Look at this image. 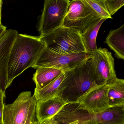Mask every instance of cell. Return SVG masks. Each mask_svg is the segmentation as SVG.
<instances>
[{
  "mask_svg": "<svg viewBox=\"0 0 124 124\" xmlns=\"http://www.w3.org/2000/svg\"><path fill=\"white\" fill-rule=\"evenodd\" d=\"M46 48L39 36L18 34L8 58V75L9 87L13 80L26 70L32 67Z\"/></svg>",
  "mask_w": 124,
  "mask_h": 124,
  "instance_id": "cell-1",
  "label": "cell"
},
{
  "mask_svg": "<svg viewBox=\"0 0 124 124\" xmlns=\"http://www.w3.org/2000/svg\"><path fill=\"white\" fill-rule=\"evenodd\" d=\"M60 93L68 104H78L87 93L98 86L91 56L79 66L64 72Z\"/></svg>",
  "mask_w": 124,
  "mask_h": 124,
  "instance_id": "cell-2",
  "label": "cell"
},
{
  "mask_svg": "<svg viewBox=\"0 0 124 124\" xmlns=\"http://www.w3.org/2000/svg\"><path fill=\"white\" fill-rule=\"evenodd\" d=\"M40 37L46 48L56 53L67 54L86 53L82 35L72 29L61 26Z\"/></svg>",
  "mask_w": 124,
  "mask_h": 124,
  "instance_id": "cell-3",
  "label": "cell"
},
{
  "mask_svg": "<svg viewBox=\"0 0 124 124\" xmlns=\"http://www.w3.org/2000/svg\"><path fill=\"white\" fill-rule=\"evenodd\" d=\"M101 19L84 0H70L62 26L76 30L82 35Z\"/></svg>",
  "mask_w": 124,
  "mask_h": 124,
  "instance_id": "cell-4",
  "label": "cell"
},
{
  "mask_svg": "<svg viewBox=\"0 0 124 124\" xmlns=\"http://www.w3.org/2000/svg\"><path fill=\"white\" fill-rule=\"evenodd\" d=\"M70 0H46L37 29L42 37L62 26Z\"/></svg>",
  "mask_w": 124,
  "mask_h": 124,
  "instance_id": "cell-5",
  "label": "cell"
},
{
  "mask_svg": "<svg viewBox=\"0 0 124 124\" xmlns=\"http://www.w3.org/2000/svg\"><path fill=\"white\" fill-rule=\"evenodd\" d=\"M90 56L91 54L86 53L70 54L59 53L46 48L32 68L49 67L65 72L80 65Z\"/></svg>",
  "mask_w": 124,
  "mask_h": 124,
  "instance_id": "cell-6",
  "label": "cell"
},
{
  "mask_svg": "<svg viewBox=\"0 0 124 124\" xmlns=\"http://www.w3.org/2000/svg\"><path fill=\"white\" fill-rule=\"evenodd\" d=\"M96 79L98 85H109L116 79L114 60L111 53L100 47L91 54Z\"/></svg>",
  "mask_w": 124,
  "mask_h": 124,
  "instance_id": "cell-7",
  "label": "cell"
},
{
  "mask_svg": "<svg viewBox=\"0 0 124 124\" xmlns=\"http://www.w3.org/2000/svg\"><path fill=\"white\" fill-rule=\"evenodd\" d=\"M34 98L30 91H23L12 103L5 104L3 124H25Z\"/></svg>",
  "mask_w": 124,
  "mask_h": 124,
  "instance_id": "cell-8",
  "label": "cell"
},
{
  "mask_svg": "<svg viewBox=\"0 0 124 124\" xmlns=\"http://www.w3.org/2000/svg\"><path fill=\"white\" fill-rule=\"evenodd\" d=\"M108 85H98L87 93L78 104H73L78 110L96 113L109 108L107 98Z\"/></svg>",
  "mask_w": 124,
  "mask_h": 124,
  "instance_id": "cell-9",
  "label": "cell"
},
{
  "mask_svg": "<svg viewBox=\"0 0 124 124\" xmlns=\"http://www.w3.org/2000/svg\"><path fill=\"white\" fill-rule=\"evenodd\" d=\"M18 34L15 30H8L0 39V89L5 93L6 89L9 87L8 75V58Z\"/></svg>",
  "mask_w": 124,
  "mask_h": 124,
  "instance_id": "cell-10",
  "label": "cell"
},
{
  "mask_svg": "<svg viewBox=\"0 0 124 124\" xmlns=\"http://www.w3.org/2000/svg\"><path fill=\"white\" fill-rule=\"evenodd\" d=\"M68 104L60 92L55 97L45 101H37L35 114L38 123L47 118L54 117L64 106Z\"/></svg>",
  "mask_w": 124,
  "mask_h": 124,
  "instance_id": "cell-11",
  "label": "cell"
},
{
  "mask_svg": "<svg viewBox=\"0 0 124 124\" xmlns=\"http://www.w3.org/2000/svg\"><path fill=\"white\" fill-rule=\"evenodd\" d=\"M105 43L114 52L117 58L124 59V24L109 32Z\"/></svg>",
  "mask_w": 124,
  "mask_h": 124,
  "instance_id": "cell-12",
  "label": "cell"
},
{
  "mask_svg": "<svg viewBox=\"0 0 124 124\" xmlns=\"http://www.w3.org/2000/svg\"><path fill=\"white\" fill-rule=\"evenodd\" d=\"M32 80L36 85L35 88L42 89L58 77L63 72L49 67H40L36 69Z\"/></svg>",
  "mask_w": 124,
  "mask_h": 124,
  "instance_id": "cell-13",
  "label": "cell"
},
{
  "mask_svg": "<svg viewBox=\"0 0 124 124\" xmlns=\"http://www.w3.org/2000/svg\"><path fill=\"white\" fill-rule=\"evenodd\" d=\"M106 20L101 19L91 26L82 35L83 43L87 53L92 54L98 48L96 38L101 26Z\"/></svg>",
  "mask_w": 124,
  "mask_h": 124,
  "instance_id": "cell-14",
  "label": "cell"
},
{
  "mask_svg": "<svg viewBox=\"0 0 124 124\" xmlns=\"http://www.w3.org/2000/svg\"><path fill=\"white\" fill-rule=\"evenodd\" d=\"M64 72L58 77L42 88H35L33 95L37 101H45L55 97L60 91V87L64 78Z\"/></svg>",
  "mask_w": 124,
  "mask_h": 124,
  "instance_id": "cell-15",
  "label": "cell"
},
{
  "mask_svg": "<svg viewBox=\"0 0 124 124\" xmlns=\"http://www.w3.org/2000/svg\"><path fill=\"white\" fill-rule=\"evenodd\" d=\"M107 98L110 107L124 106V80L117 78L108 85Z\"/></svg>",
  "mask_w": 124,
  "mask_h": 124,
  "instance_id": "cell-16",
  "label": "cell"
},
{
  "mask_svg": "<svg viewBox=\"0 0 124 124\" xmlns=\"http://www.w3.org/2000/svg\"><path fill=\"white\" fill-rule=\"evenodd\" d=\"M101 19H112L108 12L104 3V0H84Z\"/></svg>",
  "mask_w": 124,
  "mask_h": 124,
  "instance_id": "cell-17",
  "label": "cell"
},
{
  "mask_svg": "<svg viewBox=\"0 0 124 124\" xmlns=\"http://www.w3.org/2000/svg\"><path fill=\"white\" fill-rule=\"evenodd\" d=\"M104 3L111 16L124 5V0H104Z\"/></svg>",
  "mask_w": 124,
  "mask_h": 124,
  "instance_id": "cell-18",
  "label": "cell"
},
{
  "mask_svg": "<svg viewBox=\"0 0 124 124\" xmlns=\"http://www.w3.org/2000/svg\"><path fill=\"white\" fill-rule=\"evenodd\" d=\"M37 101L34 96L33 101L30 106L29 114L25 124H33V123L37 120L35 114V108Z\"/></svg>",
  "mask_w": 124,
  "mask_h": 124,
  "instance_id": "cell-19",
  "label": "cell"
},
{
  "mask_svg": "<svg viewBox=\"0 0 124 124\" xmlns=\"http://www.w3.org/2000/svg\"><path fill=\"white\" fill-rule=\"evenodd\" d=\"M6 98V93L0 89V124H3V110H4V99Z\"/></svg>",
  "mask_w": 124,
  "mask_h": 124,
  "instance_id": "cell-20",
  "label": "cell"
},
{
  "mask_svg": "<svg viewBox=\"0 0 124 124\" xmlns=\"http://www.w3.org/2000/svg\"><path fill=\"white\" fill-rule=\"evenodd\" d=\"M38 123V124H56L53 117L45 119Z\"/></svg>",
  "mask_w": 124,
  "mask_h": 124,
  "instance_id": "cell-21",
  "label": "cell"
},
{
  "mask_svg": "<svg viewBox=\"0 0 124 124\" xmlns=\"http://www.w3.org/2000/svg\"><path fill=\"white\" fill-rule=\"evenodd\" d=\"M7 31V27L6 26L0 25V39L5 35Z\"/></svg>",
  "mask_w": 124,
  "mask_h": 124,
  "instance_id": "cell-22",
  "label": "cell"
},
{
  "mask_svg": "<svg viewBox=\"0 0 124 124\" xmlns=\"http://www.w3.org/2000/svg\"><path fill=\"white\" fill-rule=\"evenodd\" d=\"M3 4L2 0H0V25L2 24V8Z\"/></svg>",
  "mask_w": 124,
  "mask_h": 124,
  "instance_id": "cell-23",
  "label": "cell"
},
{
  "mask_svg": "<svg viewBox=\"0 0 124 124\" xmlns=\"http://www.w3.org/2000/svg\"><path fill=\"white\" fill-rule=\"evenodd\" d=\"M67 124H82L80 123V122L78 120H76V121H73V122H71L69 123H67Z\"/></svg>",
  "mask_w": 124,
  "mask_h": 124,
  "instance_id": "cell-24",
  "label": "cell"
},
{
  "mask_svg": "<svg viewBox=\"0 0 124 124\" xmlns=\"http://www.w3.org/2000/svg\"><path fill=\"white\" fill-rule=\"evenodd\" d=\"M33 124H38V123L37 122V120L35 121V122L33 123Z\"/></svg>",
  "mask_w": 124,
  "mask_h": 124,
  "instance_id": "cell-25",
  "label": "cell"
}]
</instances>
